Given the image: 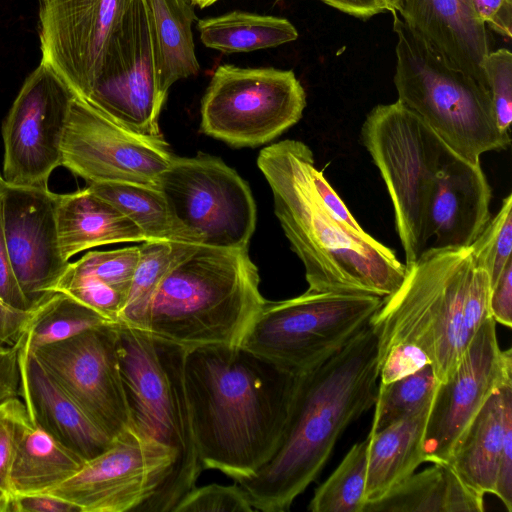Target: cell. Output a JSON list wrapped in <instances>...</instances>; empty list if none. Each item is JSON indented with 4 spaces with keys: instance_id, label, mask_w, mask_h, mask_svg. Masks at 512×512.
I'll list each match as a JSON object with an SVG mask.
<instances>
[{
    "instance_id": "6da1fadb",
    "label": "cell",
    "mask_w": 512,
    "mask_h": 512,
    "mask_svg": "<svg viewBox=\"0 0 512 512\" xmlns=\"http://www.w3.org/2000/svg\"><path fill=\"white\" fill-rule=\"evenodd\" d=\"M184 375L202 468L235 482L254 474L279 442L298 374L239 344L187 349Z\"/></svg>"
},
{
    "instance_id": "7a4b0ae2",
    "label": "cell",
    "mask_w": 512,
    "mask_h": 512,
    "mask_svg": "<svg viewBox=\"0 0 512 512\" xmlns=\"http://www.w3.org/2000/svg\"><path fill=\"white\" fill-rule=\"evenodd\" d=\"M378 379L377 337L369 324L336 354L298 374L274 452L254 474L235 482L254 510L290 509L346 428L374 406Z\"/></svg>"
},
{
    "instance_id": "3957f363",
    "label": "cell",
    "mask_w": 512,
    "mask_h": 512,
    "mask_svg": "<svg viewBox=\"0 0 512 512\" xmlns=\"http://www.w3.org/2000/svg\"><path fill=\"white\" fill-rule=\"evenodd\" d=\"M312 150L299 140L276 142L259 153L274 210L291 249L304 265L308 289L386 297L401 284L406 266L375 238L364 239L325 209L310 175Z\"/></svg>"
},
{
    "instance_id": "277c9868",
    "label": "cell",
    "mask_w": 512,
    "mask_h": 512,
    "mask_svg": "<svg viewBox=\"0 0 512 512\" xmlns=\"http://www.w3.org/2000/svg\"><path fill=\"white\" fill-rule=\"evenodd\" d=\"M368 324L378 360L398 345L427 357L439 383L453 372L481 324L491 317V281L467 248L425 249Z\"/></svg>"
},
{
    "instance_id": "5b68a950",
    "label": "cell",
    "mask_w": 512,
    "mask_h": 512,
    "mask_svg": "<svg viewBox=\"0 0 512 512\" xmlns=\"http://www.w3.org/2000/svg\"><path fill=\"white\" fill-rule=\"evenodd\" d=\"M248 248L195 244L156 289L141 329L187 349L239 345L265 299Z\"/></svg>"
},
{
    "instance_id": "8992f818",
    "label": "cell",
    "mask_w": 512,
    "mask_h": 512,
    "mask_svg": "<svg viewBox=\"0 0 512 512\" xmlns=\"http://www.w3.org/2000/svg\"><path fill=\"white\" fill-rule=\"evenodd\" d=\"M117 334L129 424L173 455L163 482L135 512H172L203 469L185 386L187 348L121 322Z\"/></svg>"
},
{
    "instance_id": "52a82bcc",
    "label": "cell",
    "mask_w": 512,
    "mask_h": 512,
    "mask_svg": "<svg viewBox=\"0 0 512 512\" xmlns=\"http://www.w3.org/2000/svg\"><path fill=\"white\" fill-rule=\"evenodd\" d=\"M392 14L398 100L471 163L479 164L486 152L507 149L510 134L498 128L488 88L448 63L398 13Z\"/></svg>"
},
{
    "instance_id": "ba28073f",
    "label": "cell",
    "mask_w": 512,
    "mask_h": 512,
    "mask_svg": "<svg viewBox=\"0 0 512 512\" xmlns=\"http://www.w3.org/2000/svg\"><path fill=\"white\" fill-rule=\"evenodd\" d=\"M360 134L386 184L405 265H409L426 249L432 186L454 152L399 100L375 106Z\"/></svg>"
},
{
    "instance_id": "9c48e42d",
    "label": "cell",
    "mask_w": 512,
    "mask_h": 512,
    "mask_svg": "<svg viewBox=\"0 0 512 512\" xmlns=\"http://www.w3.org/2000/svg\"><path fill=\"white\" fill-rule=\"evenodd\" d=\"M383 298L339 292L265 300L240 345L295 374L327 360L364 328Z\"/></svg>"
},
{
    "instance_id": "30bf717a",
    "label": "cell",
    "mask_w": 512,
    "mask_h": 512,
    "mask_svg": "<svg viewBox=\"0 0 512 512\" xmlns=\"http://www.w3.org/2000/svg\"><path fill=\"white\" fill-rule=\"evenodd\" d=\"M306 107L292 70L219 66L201 102V130L234 147L272 141L295 125Z\"/></svg>"
},
{
    "instance_id": "8fae6325",
    "label": "cell",
    "mask_w": 512,
    "mask_h": 512,
    "mask_svg": "<svg viewBox=\"0 0 512 512\" xmlns=\"http://www.w3.org/2000/svg\"><path fill=\"white\" fill-rule=\"evenodd\" d=\"M157 188L201 244L248 248L256 226L255 201L247 182L221 159L173 155Z\"/></svg>"
},
{
    "instance_id": "7c38bea8",
    "label": "cell",
    "mask_w": 512,
    "mask_h": 512,
    "mask_svg": "<svg viewBox=\"0 0 512 512\" xmlns=\"http://www.w3.org/2000/svg\"><path fill=\"white\" fill-rule=\"evenodd\" d=\"M75 96L42 60L25 79L2 124L7 184L48 189L51 173L62 166L61 143Z\"/></svg>"
},
{
    "instance_id": "4fadbf2b",
    "label": "cell",
    "mask_w": 512,
    "mask_h": 512,
    "mask_svg": "<svg viewBox=\"0 0 512 512\" xmlns=\"http://www.w3.org/2000/svg\"><path fill=\"white\" fill-rule=\"evenodd\" d=\"M62 166L88 184L158 187L173 154L163 137L137 134L75 96L61 143Z\"/></svg>"
},
{
    "instance_id": "5bb4252c",
    "label": "cell",
    "mask_w": 512,
    "mask_h": 512,
    "mask_svg": "<svg viewBox=\"0 0 512 512\" xmlns=\"http://www.w3.org/2000/svg\"><path fill=\"white\" fill-rule=\"evenodd\" d=\"M83 99L137 134L162 137L158 120L166 97L156 79L145 0H133Z\"/></svg>"
},
{
    "instance_id": "9a60e30c",
    "label": "cell",
    "mask_w": 512,
    "mask_h": 512,
    "mask_svg": "<svg viewBox=\"0 0 512 512\" xmlns=\"http://www.w3.org/2000/svg\"><path fill=\"white\" fill-rule=\"evenodd\" d=\"M117 323L29 350L87 417L112 439L130 423L119 367Z\"/></svg>"
},
{
    "instance_id": "2e32d148",
    "label": "cell",
    "mask_w": 512,
    "mask_h": 512,
    "mask_svg": "<svg viewBox=\"0 0 512 512\" xmlns=\"http://www.w3.org/2000/svg\"><path fill=\"white\" fill-rule=\"evenodd\" d=\"M172 461L169 449L129 424L105 451L43 493L65 499L81 512H135L161 485Z\"/></svg>"
},
{
    "instance_id": "e0dca14e",
    "label": "cell",
    "mask_w": 512,
    "mask_h": 512,
    "mask_svg": "<svg viewBox=\"0 0 512 512\" xmlns=\"http://www.w3.org/2000/svg\"><path fill=\"white\" fill-rule=\"evenodd\" d=\"M512 382L511 349L501 350L496 322L487 318L449 377L438 384L422 441L426 462H447L469 423L490 397Z\"/></svg>"
},
{
    "instance_id": "ac0fdd59",
    "label": "cell",
    "mask_w": 512,
    "mask_h": 512,
    "mask_svg": "<svg viewBox=\"0 0 512 512\" xmlns=\"http://www.w3.org/2000/svg\"><path fill=\"white\" fill-rule=\"evenodd\" d=\"M133 0H40L41 60L85 98Z\"/></svg>"
},
{
    "instance_id": "d6986e66",
    "label": "cell",
    "mask_w": 512,
    "mask_h": 512,
    "mask_svg": "<svg viewBox=\"0 0 512 512\" xmlns=\"http://www.w3.org/2000/svg\"><path fill=\"white\" fill-rule=\"evenodd\" d=\"M57 194L49 189H2L3 226L11 265L33 310L55 293L69 260L61 251L56 221Z\"/></svg>"
},
{
    "instance_id": "ffe728a7",
    "label": "cell",
    "mask_w": 512,
    "mask_h": 512,
    "mask_svg": "<svg viewBox=\"0 0 512 512\" xmlns=\"http://www.w3.org/2000/svg\"><path fill=\"white\" fill-rule=\"evenodd\" d=\"M492 190L480 163L453 153L434 180L427 209L426 235L437 248H467L491 219Z\"/></svg>"
},
{
    "instance_id": "44dd1931",
    "label": "cell",
    "mask_w": 512,
    "mask_h": 512,
    "mask_svg": "<svg viewBox=\"0 0 512 512\" xmlns=\"http://www.w3.org/2000/svg\"><path fill=\"white\" fill-rule=\"evenodd\" d=\"M398 13L448 63L488 88L482 63L489 35L472 0H402Z\"/></svg>"
},
{
    "instance_id": "7402d4cb",
    "label": "cell",
    "mask_w": 512,
    "mask_h": 512,
    "mask_svg": "<svg viewBox=\"0 0 512 512\" xmlns=\"http://www.w3.org/2000/svg\"><path fill=\"white\" fill-rule=\"evenodd\" d=\"M18 344L20 398L30 419L85 461L105 451L113 439L87 417L35 355Z\"/></svg>"
},
{
    "instance_id": "603a6c76",
    "label": "cell",
    "mask_w": 512,
    "mask_h": 512,
    "mask_svg": "<svg viewBox=\"0 0 512 512\" xmlns=\"http://www.w3.org/2000/svg\"><path fill=\"white\" fill-rule=\"evenodd\" d=\"M512 427V382L493 392L454 445L447 463L471 488L494 493L507 430Z\"/></svg>"
},
{
    "instance_id": "cb8c5ba5",
    "label": "cell",
    "mask_w": 512,
    "mask_h": 512,
    "mask_svg": "<svg viewBox=\"0 0 512 512\" xmlns=\"http://www.w3.org/2000/svg\"><path fill=\"white\" fill-rule=\"evenodd\" d=\"M56 221L60 248L67 260L96 246L147 241L131 219L88 187L57 194Z\"/></svg>"
},
{
    "instance_id": "d4e9b609",
    "label": "cell",
    "mask_w": 512,
    "mask_h": 512,
    "mask_svg": "<svg viewBox=\"0 0 512 512\" xmlns=\"http://www.w3.org/2000/svg\"><path fill=\"white\" fill-rule=\"evenodd\" d=\"M431 403L368 434L366 505L383 499L426 462L422 441Z\"/></svg>"
},
{
    "instance_id": "484cf974",
    "label": "cell",
    "mask_w": 512,
    "mask_h": 512,
    "mask_svg": "<svg viewBox=\"0 0 512 512\" xmlns=\"http://www.w3.org/2000/svg\"><path fill=\"white\" fill-rule=\"evenodd\" d=\"M154 66L159 90L167 97L178 80L196 75L192 24L196 20L190 0H145Z\"/></svg>"
},
{
    "instance_id": "4316f807",
    "label": "cell",
    "mask_w": 512,
    "mask_h": 512,
    "mask_svg": "<svg viewBox=\"0 0 512 512\" xmlns=\"http://www.w3.org/2000/svg\"><path fill=\"white\" fill-rule=\"evenodd\" d=\"M413 473L363 512H482L484 495L468 486L447 462Z\"/></svg>"
},
{
    "instance_id": "83f0119b",
    "label": "cell",
    "mask_w": 512,
    "mask_h": 512,
    "mask_svg": "<svg viewBox=\"0 0 512 512\" xmlns=\"http://www.w3.org/2000/svg\"><path fill=\"white\" fill-rule=\"evenodd\" d=\"M85 462L28 417L10 466V494L43 493L76 474Z\"/></svg>"
},
{
    "instance_id": "f1b7e54d",
    "label": "cell",
    "mask_w": 512,
    "mask_h": 512,
    "mask_svg": "<svg viewBox=\"0 0 512 512\" xmlns=\"http://www.w3.org/2000/svg\"><path fill=\"white\" fill-rule=\"evenodd\" d=\"M87 187L131 219L147 240L201 244L198 236L176 218L160 189L125 182L93 183Z\"/></svg>"
},
{
    "instance_id": "f546056e",
    "label": "cell",
    "mask_w": 512,
    "mask_h": 512,
    "mask_svg": "<svg viewBox=\"0 0 512 512\" xmlns=\"http://www.w3.org/2000/svg\"><path fill=\"white\" fill-rule=\"evenodd\" d=\"M202 43L224 53L250 52L276 47L298 37L285 18L232 11L197 23Z\"/></svg>"
},
{
    "instance_id": "4dcf8cb0",
    "label": "cell",
    "mask_w": 512,
    "mask_h": 512,
    "mask_svg": "<svg viewBox=\"0 0 512 512\" xmlns=\"http://www.w3.org/2000/svg\"><path fill=\"white\" fill-rule=\"evenodd\" d=\"M111 322L73 297L55 292L32 311L18 342L34 350Z\"/></svg>"
},
{
    "instance_id": "1f68e13d",
    "label": "cell",
    "mask_w": 512,
    "mask_h": 512,
    "mask_svg": "<svg viewBox=\"0 0 512 512\" xmlns=\"http://www.w3.org/2000/svg\"><path fill=\"white\" fill-rule=\"evenodd\" d=\"M194 245L163 240H147L139 245V261L118 322L142 327L149 303L159 284L171 267L191 251Z\"/></svg>"
},
{
    "instance_id": "d6a6232c",
    "label": "cell",
    "mask_w": 512,
    "mask_h": 512,
    "mask_svg": "<svg viewBox=\"0 0 512 512\" xmlns=\"http://www.w3.org/2000/svg\"><path fill=\"white\" fill-rule=\"evenodd\" d=\"M369 437L355 443L331 476L315 491L312 512H363L366 506Z\"/></svg>"
},
{
    "instance_id": "836d02e7",
    "label": "cell",
    "mask_w": 512,
    "mask_h": 512,
    "mask_svg": "<svg viewBox=\"0 0 512 512\" xmlns=\"http://www.w3.org/2000/svg\"><path fill=\"white\" fill-rule=\"evenodd\" d=\"M439 384L430 364L393 382L379 383L369 434H374L432 401Z\"/></svg>"
},
{
    "instance_id": "e575fe53",
    "label": "cell",
    "mask_w": 512,
    "mask_h": 512,
    "mask_svg": "<svg viewBox=\"0 0 512 512\" xmlns=\"http://www.w3.org/2000/svg\"><path fill=\"white\" fill-rule=\"evenodd\" d=\"M475 263L484 269L491 281L496 282L512 252V194L502 200V205L493 219L471 244Z\"/></svg>"
},
{
    "instance_id": "d590c367",
    "label": "cell",
    "mask_w": 512,
    "mask_h": 512,
    "mask_svg": "<svg viewBox=\"0 0 512 512\" xmlns=\"http://www.w3.org/2000/svg\"><path fill=\"white\" fill-rule=\"evenodd\" d=\"M140 256L139 245L109 251H90L75 262L74 271L123 294H127Z\"/></svg>"
},
{
    "instance_id": "8d00e7d4",
    "label": "cell",
    "mask_w": 512,
    "mask_h": 512,
    "mask_svg": "<svg viewBox=\"0 0 512 512\" xmlns=\"http://www.w3.org/2000/svg\"><path fill=\"white\" fill-rule=\"evenodd\" d=\"M498 128L510 134L512 121V54L506 48L490 51L482 63Z\"/></svg>"
},
{
    "instance_id": "74e56055",
    "label": "cell",
    "mask_w": 512,
    "mask_h": 512,
    "mask_svg": "<svg viewBox=\"0 0 512 512\" xmlns=\"http://www.w3.org/2000/svg\"><path fill=\"white\" fill-rule=\"evenodd\" d=\"M245 491L237 484H210L191 489L172 512H252Z\"/></svg>"
},
{
    "instance_id": "f35d334b",
    "label": "cell",
    "mask_w": 512,
    "mask_h": 512,
    "mask_svg": "<svg viewBox=\"0 0 512 512\" xmlns=\"http://www.w3.org/2000/svg\"><path fill=\"white\" fill-rule=\"evenodd\" d=\"M29 417L22 399L0 404V492L10 494L9 471L22 424Z\"/></svg>"
},
{
    "instance_id": "ab89813d",
    "label": "cell",
    "mask_w": 512,
    "mask_h": 512,
    "mask_svg": "<svg viewBox=\"0 0 512 512\" xmlns=\"http://www.w3.org/2000/svg\"><path fill=\"white\" fill-rule=\"evenodd\" d=\"M429 364L426 355L412 345H398L378 360L380 383L387 384Z\"/></svg>"
},
{
    "instance_id": "60d3db41",
    "label": "cell",
    "mask_w": 512,
    "mask_h": 512,
    "mask_svg": "<svg viewBox=\"0 0 512 512\" xmlns=\"http://www.w3.org/2000/svg\"><path fill=\"white\" fill-rule=\"evenodd\" d=\"M310 175L313 186L329 214L339 224L356 236L364 239L371 238L372 236L363 230L346 207L345 203L340 199L336 191L324 177L323 173L319 171L314 164L310 168Z\"/></svg>"
},
{
    "instance_id": "b9f144b4",
    "label": "cell",
    "mask_w": 512,
    "mask_h": 512,
    "mask_svg": "<svg viewBox=\"0 0 512 512\" xmlns=\"http://www.w3.org/2000/svg\"><path fill=\"white\" fill-rule=\"evenodd\" d=\"M0 299L12 308L33 311L19 287L11 265L3 226L2 191L0 192Z\"/></svg>"
},
{
    "instance_id": "7bdbcfd3",
    "label": "cell",
    "mask_w": 512,
    "mask_h": 512,
    "mask_svg": "<svg viewBox=\"0 0 512 512\" xmlns=\"http://www.w3.org/2000/svg\"><path fill=\"white\" fill-rule=\"evenodd\" d=\"M8 512H81L80 508L48 493L10 494Z\"/></svg>"
},
{
    "instance_id": "ee69618b",
    "label": "cell",
    "mask_w": 512,
    "mask_h": 512,
    "mask_svg": "<svg viewBox=\"0 0 512 512\" xmlns=\"http://www.w3.org/2000/svg\"><path fill=\"white\" fill-rule=\"evenodd\" d=\"M489 309L496 323L512 327V259L491 287Z\"/></svg>"
},
{
    "instance_id": "f6af8a7d",
    "label": "cell",
    "mask_w": 512,
    "mask_h": 512,
    "mask_svg": "<svg viewBox=\"0 0 512 512\" xmlns=\"http://www.w3.org/2000/svg\"><path fill=\"white\" fill-rule=\"evenodd\" d=\"M19 344L0 345V404L20 398Z\"/></svg>"
},
{
    "instance_id": "bcb514c9",
    "label": "cell",
    "mask_w": 512,
    "mask_h": 512,
    "mask_svg": "<svg viewBox=\"0 0 512 512\" xmlns=\"http://www.w3.org/2000/svg\"><path fill=\"white\" fill-rule=\"evenodd\" d=\"M481 21L501 36H512V0H472Z\"/></svg>"
},
{
    "instance_id": "7dc6e473",
    "label": "cell",
    "mask_w": 512,
    "mask_h": 512,
    "mask_svg": "<svg viewBox=\"0 0 512 512\" xmlns=\"http://www.w3.org/2000/svg\"><path fill=\"white\" fill-rule=\"evenodd\" d=\"M32 311H21L0 299V345H14L21 337Z\"/></svg>"
},
{
    "instance_id": "c3c4849f",
    "label": "cell",
    "mask_w": 512,
    "mask_h": 512,
    "mask_svg": "<svg viewBox=\"0 0 512 512\" xmlns=\"http://www.w3.org/2000/svg\"><path fill=\"white\" fill-rule=\"evenodd\" d=\"M322 2L358 18H370L383 12L377 0H321Z\"/></svg>"
},
{
    "instance_id": "681fc988",
    "label": "cell",
    "mask_w": 512,
    "mask_h": 512,
    "mask_svg": "<svg viewBox=\"0 0 512 512\" xmlns=\"http://www.w3.org/2000/svg\"><path fill=\"white\" fill-rule=\"evenodd\" d=\"M383 11H390L391 13H398L402 0H377Z\"/></svg>"
},
{
    "instance_id": "f907efd6",
    "label": "cell",
    "mask_w": 512,
    "mask_h": 512,
    "mask_svg": "<svg viewBox=\"0 0 512 512\" xmlns=\"http://www.w3.org/2000/svg\"><path fill=\"white\" fill-rule=\"evenodd\" d=\"M10 494L0 492V512H8V502Z\"/></svg>"
},
{
    "instance_id": "816d5d0a",
    "label": "cell",
    "mask_w": 512,
    "mask_h": 512,
    "mask_svg": "<svg viewBox=\"0 0 512 512\" xmlns=\"http://www.w3.org/2000/svg\"><path fill=\"white\" fill-rule=\"evenodd\" d=\"M190 1L194 6L197 5L200 8H205V7L212 5L213 3H215L218 0H190Z\"/></svg>"
},
{
    "instance_id": "f5cc1de1",
    "label": "cell",
    "mask_w": 512,
    "mask_h": 512,
    "mask_svg": "<svg viewBox=\"0 0 512 512\" xmlns=\"http://www.w3.org/2000/svg\"><path fill=\"white\" fill-rule=\"evenodd\" d=\"M4 184H5V181H4L3 177L0 175V192L2 191V189L4 187Z\"/></svg>"
}]
</instances>
